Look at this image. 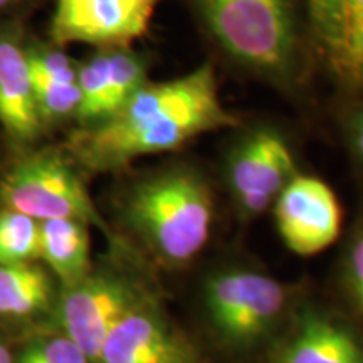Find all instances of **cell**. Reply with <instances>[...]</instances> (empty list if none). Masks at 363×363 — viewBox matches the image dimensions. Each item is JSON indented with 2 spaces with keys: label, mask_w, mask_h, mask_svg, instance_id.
<instances>
[{
  "label": "cell",
  "mask_w": 363,
  "mask_h": 363,
  "mask_svg": "<svg viewBox=\"0 0 363 363\" xmlns=\"http://www.w3.org/2000/svg\"><path fill=\"white\" fill-rule=\"evenodd\" d=\"M163 0H54L51 43L91 44L96 48L130 45L147 34Z\"/></svg>",
  "instance_id": "obj_7"
},
{
  "label": "cell",
  "mask_w": 363,
  "mask_h": 363,
  "mask_svg": "<svg viewBox=\"0 0 363 363\" xmlns=\"http://www.w3.org/2000/svg\"><path fill=\"white\" fill-rule=\"evenodd\" d=\"M34 101L39 120L43 126L62 123V121L78 118L81 106V93L78 83L61 84L33 81Z\"/></svg>",
  "instance_id": "obj_18"
},
{
  "label": "cell",
  "mask_w": 363,
  "mask_h": 363,
  "mask_svg": "<svg viewBox=\"0 0 363 363\" xmlns=\"http://www.w3.org/2000/svg\"><path fill=\"white\" fill-rule=\"evenodd\" d=\"M51 298V279L40 266L34 262L0 266V316H34L49 306Z\"/></svg>",
  "instance_id": "obj_15"
},
{
  "label": "cell",
  "mask_w": 363,
  "mask_h": 363,
  "mask_svg": "<svg viewBox=\"0 0 363 363\" xmlns=\"http://www.w3.org/2000/svg\"><path fill=\"white\" fill-rule=\"evenodd\" d=\"M284 244L299 256H315L335 242L342 229V207L323 180L296 174L274 202Z\"/></svg>",
  "instance_id": "obj_9"
},
{
  "label": "cell",
  "mask_w": 363,
  "mask_h": 363,
  "mask_svg": "<svg viewBox=\"0 0 363 363\" xmlns=\"http://www.w3.org/2000/svg\"><path fill=\"white\" fill-rule=\"evenodd\" d=\"M142 303L133 284L115 272H89L65 288L56 321L61 335L74 342L91 362H96L111 330Z\"/></svg>",
  "instance_id": "obj_6"
},
{
  "label": "cell",
  "mask_w": 363,
  "mask_h": 363,
  "mask_svg": "<svg viewBox=\"0 0 363 363\" xmlns=\"http://www.w3.org/2000/svg\"><path fill=\"white\" fill-rule=\"evenodd\" d=\"M338 0H308L310 6V19L313 33H315L318 45H323L328 39L333 27L335 12H337Z\"/></svg>",
  "instance_id": "obj_21"
},
{
  "label": "cell",
  "mask_w": 363,
  "mask_h": 363,
  "mask_svg": "<svg viewBox=\"0 0 363 363\" xmlns=\"http://www.w3.org/2000/svg\"><path fill=\"white\" fill-rule=\"evenodd\" d=\"M347 133L353 152L363 165V103L358 104L348 116Z\"/></svg>",
  "instance_id": "obj_22"
},
{
  "label": "cell",
  "mask_w": 363,
  "mask_h": 363,
  "mask_svg": "<svg viewBox=\"0 0 363 363\" xmlns=\"http://www.w3.org/2000/svg\"><path fill=\"white\" fill-rule=\"evenodd\" d=\"M298 174L286 140L272 130H256L233 152L227 169L229 187L240 214H264L288 182Z\"/></svg>",
  "instance_id": "obj_8"
},
{
  "label": "cell",
  "mask_w": 363,
  "mask_h": 363,
  "mask_svg": "<svg viewBox=\"0 0 363 363\" xmlns=\"http://www.w3.org/2000/svg\"><path fill=\"white\" fill-rule=\"evenodd\" d=\"M321 51L343 84L363 88V0H338L333 27Z\"/></svg>",
  "instance_id": "obj_14"
},
{
  "label": "cell",
  "mask_w": 363,
  "mask_h": 363,
  "mask_svg": "<svg viewBox=\"0 0 363 363\" xmlns=\"http://www.w3.org/2000/svg\"><path fill=\"white\" fill-rule=\"evenodd\" d=\"M123 216L143 242L172 264L194 259L211 234L214 203L192 167H170L138 180L126 192Z\"/></svg>",
  "instance_id": "obj_2"
},
{
  "label": "cell",
  "mask_w": 363,
  "mask_h": 363,
  "mask_svg": "<svg viewBox=\"0 0 363 363\" xmlns=\"http://www.w3.org/2000/svg\"><path fill=\"white\" fill-rule=\"evenodd\" d=\"M24 2H27V0H0V16L6 12H11L12 9H16Z\"/></svg>",
  "instance_id": "obj_23"
},
{
  "label": "cell",
  "mask_w": 363,
  "mask_h": 363,
  "mask_svg": "<svg viewBox=\"0 0 363 363\" xmlns=\"http://www.w3.org/2000/svg\"><path fill=\"white\" fill-rule=\"evenodd\" d=\"M26 54L33 81L78 83V62L67 56L61 45L26 39Z\"/></svg>",
  "instance_id": "obj_17"
},
{
  "label": "cell",
  "mask_w": 363,
  "mask_h": 363,
  "mask_svg": "<svg viewBox=\"0 0 363 363\" xmlns=\"http://www.w3.org/2000/svg\"><path fill=\"white\" fill-rule=\"evenodd\" d=\"M347 283L358 310L363 313V229L352 239L347 252Z\"/></svg>",
  "instance_id": "obj_20"
},
{
  "label": "cell",
  "mask_w": 363,
  "mask_h": 363,
  "mask_svg": "<svg viewBox=\"0 0 363 363\" xmlns=\"http://www.w3.org/2000/svg\"><path fill=\"white\" fill-rule=\"evenodd\" d=\"M0 202L39 222L76 219L108 233L83 180L54 152L33 153L12 165L0 180Z\"/></svg>",
  "instance_id": "obj_4"
},
{
  "label": "cell",
  "mask_w": 363,
  "mask_h": 363,
  "mask_svg": "<svg viewBox=\"0 0 363 363\" xmlns=\"http://www.w3.org/2000/svg\"><path fill=\"white\" fill-rule=\"evenodd\" d=\"M208 33L239 65L271 79H288L296 66L293 0H192Z\"/></svg>",
  "instance_id": "obj_3"
},
{
  "label": "cell",
  "mask_w": 363,
  "mask_h": 363,
  "mask_svg": "<svg viewBox=\"0 0 363 363\" xmlns=\"http://www.w3.org/2000/svg\"><path fill=\"white\" fill-rule=\"evenodd\" d=\"M0 363H13V358L9 352V348L0 342Z\"/></svg>",
  "instance_id": "obj_24"
},
{
  "label": "cell",
  "mask_w": 363,
  "mask_h": 363,
  "mask_svg": "<svg viewBox=\"0 0 363 363\" xmlns=\"http://www.w3.org/2000/svg\"><path fill=\"white\" fill-rule=\"evenodd\" d=\"M0 125L12 142L30 143L43 133L26 54V35L0 22Z\"/></svg>",
  "instance_id": "obj_10"
},
{
  "label": "cell",
  "mask_w": 363,
  "mask_h": 363,
  "mask_svg": "<svg viewBox=\"0 0 363 363\" xmlns=\"http://www.w3.org/2000/svg\"><path fill=\"white\" fill-rule=\"evenodd\" d=\"M286 303L288 293L279 281L247 269L216 272L203 289L212 328L234 347L261 342L283 316Z\"/></svg>",
  "instance_id": "obj_5"
},
{
  "label": "cell",
  "mask_w": 363,
  "mask_h": 363,
  "mask_svg": "<svg viewBox=\"0 0 363 363\" xmlns=\"http://www.w3.org/2000/svg\"><path fill=\"white\" fill-rule=\"evenodd\" d=\"M271 363H363V345L328 318L308 315Z\"/></svg>",
  "instance_id": "obj_12"
},
{
  "label": "cell",
  "mask_w": 363,
  "mask_h": 363,
  "mask_svg": "<svg viewBox=\"0 0 363 363\" xmlns=\"http://www.w3.org/2000/svg\"><path fill=\"white\" fill-rule=\"evenodd\" d=\"M40 257V222L21 212L0 211V266Z\"/></svg>",
  "instance_id": "obj_16"
},
{
  "label": "cell",
  "mask_w": 363,
  "mask_h": 363,
  "mask_svg": "<svg viewBox=\"0 0 363 363\" xmlns=\"http://www.w3.org/2000/svg\"><path fill=\"white\" fill-rule=\"evenodd\" d=\"M235 125L238 118L220 99L214 69L202 65L167 83H147L111 118L78 131L71 150L84 167L104 172Z\"/></svg>",
  "instance_id": "obj_1"
},
{
  "label": "cell",
  "mask_w": 363,
  "mask_h": 363,
  "mask_svg": "<svg viewBox=\"0 0 363 363\" xmlns=\"http://www.w3.org/2000/svg\"><path fill=\"white\" fill-rule=\"evenodd\" d=\"M17 363H93L74 342L65 335L45 338L26 348Z\"/></svg>",
  "instance_id": "obj_19"
},
{
  "label": "cell",
  "mask_w": 363,
  "mask_h": 363,
  "mask_svg": "<svg viewBox=\"0 0 363 363\" xmlns=\"http://www.w3.org/2000/svg\"><path fill=\"white\" fill-rule=\"evenodd\" d=\"M94 363H190L187 348L165 318L140 303L104 340Z\"/></svg>",
  "instance_id": "obj_11"
},
{
  "label": "cell",
  "mask_w": 363,
  "mask_h": 363,
  "mask_svg": "<svg viewBox=\"0 0 363 363\" xmlns=\"http://www.w3.org/2000/svg\"><path fill=\"white\" fill-rule=\"evenodd\" d=\"M40 257L65 288L91 272L88 224L76 219L40 222Z\"/></svg>",
  "instance_id": "obj_13"
}]
</instances>
